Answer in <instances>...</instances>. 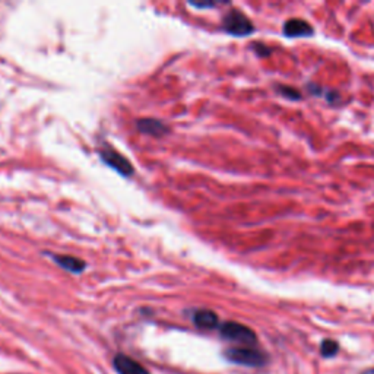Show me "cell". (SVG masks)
I'll use <instances>...</instances> for the list:
<instances>
[{
	"label": "cell",
	"instance_id": "obj_1",
	"mask_svg": "<svg viewBox=\"0 0 374 374\" xmlns=\"http://www.w3.org/2000/svg\"><path fill=\"white\" fill-rule=\"evenodd\" d=\"M225 360L239 366L262 367L268 362V355L255 347H231L224 351Z\"/></svg>",
	"mask_w": 374,
	"mask_h": 374
},
{
	"label": "cell",
	"instance_id": "obj_2",
	"mask_svg": "<svg viewBox=\"0 0 374 374\" xmlns=\"http://www.w3.org/2000/svg\"><path fill=\"white\" fill-rule=\"evenodd\" d=\"M220 334L226 341L240 347H255L257 344V336L255 331L237 322H225L220 325Z\"/></svg>",
	"mask_w": 374,
	"mask_h": 374
},
{
	"label": "cell",
	"instance_id": "obj_3",
	"mask_svg": "<svg viewBox=\"0 0 374 374\" xmlns=\"http://www.w3.org/2000/svg\"><path fill=\"white\" fill-rule=\"evenodd\" d=\"M222 27L225 32L231 34L234 37H246L255 31L252 21L242 14L240 10H231V12L226 14L222 21Z\"/></svg>",
	"mask_w": 374,
	"mask_h": 374
},
{
	"label": "cell",
	"instance_id": "obj_4",
	"mask_svg": "<svg viewBox=\"0 0 374 374\" xmlns=\"http://www.w3.org/2000/svg\"><path fill=\"white\" fill-rule=\"evenodd\" d=\"M100 156H101V160H103L108 167H111L113 170H116L117 173H120L124 177L132 176L133 172H135L128 158L120 155L115 150H111V148L103 150L100 152Z\"/></svg>",
	"mask_w": 374,
	"mask_h": 374
},
{
	"label": "cell",
	"instance_id": "obj_5",
	"mask_svg": "<svg viewBox=\"0 0 374 374\" xmlns=\"http://www.w3.org/2000/svg\"><path fill=\"white\" fill-rule=\"evenodd\" d=\"M113 367L117 374H151V371L142 366L138 360L123 353L113 357Z\"/></svg>",
	"mask_w": 374,
	"mask_h": 374
},
{
	"label": "cell",
	"instance_id": "obj_6",
	"mask_svg": "<svg viewBox=\"0 0 374 374\" xmlns=\"http://www.w3.org/2000/svg\"><path fill=\"white\" fill-rule=\"evenodd\" d=\"M194 323L198 329L213 331L217 329V327H220V317L212 310L200 309L194 313Z\"/></svg>",
	"mask_w": 374,
	"mask_h": 374
},
{
	"label": "cell",
	"instance_id": "obj_7",
	"mask_svg": "<svg viewBox=\"0 0 374 374\" xmlns=\"http://www.w3.org/2000/svg\"><path fill=\"white\" fill-rule=\"evenodd\" d=\"M313 32V27L303 19H290L284 25V34L287 37H310Z\"/></svg>",
	"mask_w": 374,
	"mask_h": 374
},
{
	"label": "cell",
	"instance_id": "obj_8",
	"mask_svg": "<svg viewBox=\"0 0 374 374\" xmlns=\"http://www.w3.org/2000/svg\"><path fill=\"white\" fill-rule=\"evenodd\" d=\"M53 259L56 260V264L62 266L65 270L72 272V274H82L86 268V264L84 260L78 259L75 256H67V255H54Z\"/></svg>",
	"mask_w": 374,
	"mask_h": 374
},
{
	"label": "cell",
	"instance_id": "obj_9",
	"mask_svg": "<svg viewBox=\"0 0 374 374\" xmlns=\"http://www.w3.org/2000/svg\"><path fill=\"white\" fill-rule=\"evenodd\" d=\"M136 124H138V129L142 133L155 136V138H161V136L168 133V128L165 126V124L155 119H142V120H138Z\"/></svg>",
	"mask_w": 374,
	"mask_h": 374
},
{
	"label": "cell",
	"instance_id": "obj_10",
	"mask_svg": "<svg viewBox=\"0 0 374 374\" xmlns=\"http://www.w3.org/2000/svg\"><path fill=\"white\" fill-rule=\"evenodd\" d=\"M338 351H339V344L336 341H332V339H325L320 345V353L326 358L336 355Z\"/></svg>",
	"mask_w": 374,
	"mask_h": 374
},
{
	"label": "cell",
	"instance_id": "obj_11",
	"mask_svg": "<svg viewBox=\"0 0 374 374\" xmlns=\"http://www.w3.org/2000/svg\"><path fill=\"white\" fill-rule=\"evenodd\" d=\"M277 91H278V93H279V95L285 97V98H288V100H300V98H301L300 91L294 89L292 86L281 85V86H277Z\"/></svg>",
	"mask_w": 374,
	"mask_h": 374
},
{
	"label": "cell",
	"instance_id": "obj_12",
	"mask_svg": "<svg viewBox=\"0 0 374 374\" xmlns=\"http://www.w3.org/2000/svg\"><path fill=\"white\" fill-rule=\"evenodd\" d=\"M253 49L256 50V53H257L259 56H268V54L270 53V50L266 49V45H262V44H255V47H253Z\"/></svg>",
	"mask_w": 374,
	"mask_h": 374
},
{
	"label": "cell",
	"instance_id": "obj_13",
	"mask_svg": "<svg viewBox=\"0 0 374 374\" xmlns=\"http://www.w3.org/2000/svg\"><path fill=\"white\" fill-rule=\"evenodd\" d=\"M361 374H374V367H371V369H369L366 371H362Z\"/></svg>",
	"mask_w": 374,
	"mask_h": 374
}]
</instances>
